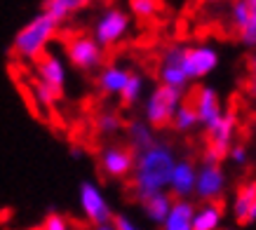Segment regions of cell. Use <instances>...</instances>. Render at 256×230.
Here are the masks:
<instances>
[{"instance_id": "obj_30", "label": "cell", "mask_w": 256, "mask_h": 230, "mask_svg": "<svg viewBox=\"0 0 256 230\" xmlns=\"http://www.w3.org/2000/svg\"><path fill=\"white\" fill-rule=\"evenodd\" d=\"M92 230H116V228H113V223H104V226H94Z\"/></svg>"}, {"instance_id": "obj_17", "label": "cell", "mask_w": 256, "mask_h": 230, "mask_svg": "<svg viewBox=\"0 0 256 230\" xmlns=\"http://www.w3.org/2000/svg\"><path fill=\"white\" fill-rule=\"evenodd\" d=\"M193 214L195 204L190 200H174L162 223V230H193Z\"/></svg>"}, {"instance_id": "obj_16", "label": "cell", "mask_w": 256, "mask_h": 230, "mask_svg": "<svg viewBox=\"0 0 256 230\" xmlns=\"http://www.w3.org/2000/svg\"><path fill=\"white\" fill-rule=\"evenodd\" d=\"M124 136H127V144L124 146L130 148L134 155H139L141 150H146L150 148L153 144L158 141L156 136V130L153 127H148L144 120H130V122H124Z\"/></svg>"}, {"instance_id": "obj_8", "label": "cell", "mask_w": 256, "mask_h": 230, "mask_svg": "<svg viewBox=\"0 0 256 230\" xmlns=\"http://www.w3.org/2000/svg\"><path fill=\"white\" fill-rule=\"evenodd\" d=\"M224 190H226V172L221 164H207L202 162L198 167L195 174V188L193 195L204 202H221L224 200Z\"/></svg>"}, {"instance_id": "obj_28", "label": "cell", "mask_w": 256, "mask_h": 230, "mask_svg": "<svg viewBox=\"0 0 256 230\" xmlns=\"http://www.w3.org/2000/svg\"><path fill=\"white\" fill-rule=\"evenodd\" d=\"M40 230H73V226H70V221L66 218V216L52 212V214L45 216V221H42Z\"/></svg>"}, {"instance_id": "obj_15", "label": "cell", "mask_w": 256, "mask_h": 230, "mask_svg": "<svg viewBox=\"0 0 256 230\" xmlns=\"http://www.w3.org/2000/svg\"><path fill=\"white\" fill-rule=\"evenodd\" d=\"M233 216L238 226H252L256 221V181L244 178L233 198Z\"/></svg>"}, {"instance_id": "obj_11", "label": "cell", "mask_w": 256, "mask_h": 230, "mask_svg": "<svg viewBox=\"0 0 256 230\" xmlns=\"http://www.w3.org/2000/svg\"><path fill=\"white\" fill-rule=\"evenodd\" d=\"M36 73H38V82L54 96V101L62 99L66 90V66L54 52H45L40 56L36 62Z\"/></svg>"}, {"instance_id": "obj_3", "label": "cell", "mask_w": 256, "mask_h": 230, "mask_svg": "<svg viewBox=\"0 0 256 230\" xmlns=\"http://www.w3.org/2000/svg\"><path fill=\"white\" fill-rule=\"evenodd\" d=\"M240 132V110H238V101L233 99L230 108L224 110L221 120L214 127L204 130V146H202V162L207 164H221L228 158V150L235 144V136Z\"/></svg>"}, {"instance_id": "obj_9", "label": "cell", "mask_w": 256, "mask_h": 230, "mask_svg": "<svg viewBox=\"0 0 256 230\" xmlns=\"http://www.w3.org/2000/svg\"><path fill=\"white\" fill-rule=\"evenodd\" d=\"M186 99L190 101L200 127L210 130V127H214L221 120L224 106H221V99H218L216 90H212L207 84H200V87H195L193 92H190V96H186Z\"/></svg>"}, {"instance_id": "obj_31", "label": "cell", "mask_w": 256, "mask_h": 230, "mask_svg": "<svg viewBox=\"0 0 256 230\" xmlns=\"http://www.w3.org/2000/svg\"><path fill=\"white\" fill-rule=\"evenodd\" d=\"M204 2H221V0H204Z\"/></svg>"}, {"instance_id": "obj_24", "label": "cell", "mask_w": 256, "mask_h": 230, "mask_svg": "<svg viewBox=\"0 0 256 230\" xmlns=\"http://www.w3.org/2000/svg\"><path fill=\"white\" fill-rule=\"evenodd\" d=\"M144 84H146V80H144V76H141L139 70H130L127 82H124V87L120 90V94H118L124 108H132L139 104L141 94H144Z\"/></svg>"}, {"instance_id": "obj_21", "label": "cell", "mask_w": 256, "mask_h": 230, "mask_svg": "<svg viewBox=\"0 0 256 230\" xmlns=\"http://www.w3.org/2000/svg\"><path fill=\"white\" fill-rule=\"evenodd\" d=\"M238 96L256 115V52L249 54L247 62H244V76L240 80V94Z\"/></svg>"}, {"instance_id": "obj_19", "label": "cell", "mask_w": 256, "mask_h": 230, "mask_svg": "<svg viewBox=\"0 0 256 230\" xmlns=\"http://www.w3.org/2000/svg\"><path fill=\"white\" fill-rule=\"evenodd\" d=\"M224 218V200L221 202H204L193 214V230H218Z\"/></svg>"}, {"instance_id": "obj_22", "label": "cell", "mask_w": 256, "mask_h": 230, "mask_svg": "<svg viewBox=\"0 0 256 230\" xmlns=\"http://www.w3.org/2000/svg\"><path fill=\"white\" fill-rule=\"evenodd\" d=\"M94 130L101 138H113L124 132V118L118 110H101L94 118Z\"/></svg>"}, {"instance_id": "obj_10", "label": "cell", "mask_w": 256, "mask_h": 230, "mask_svg": "<svg viewBox=\"0 0 256 230\" xmlns=\"http://www.w3.org/2000/svg\"><path fill=\"white\" fill-rule=\"evenodd\" d=\"M134 153L122 144H108L99 150V169L106 178H130Z\"/></svg>"}, {"instance_id": "obj_6", "label": "cell", "mask_w": 256, "mask_h": 230, "mask_svg": "<svg viewBox=\"0 0 256 230\" xmlns=\"http://www.w3.org/2000/svg\"><path fill=\"white\" fill-rule=\"evenodd\" d=\"M186 47L188 45H170L160 56L158 64V80L160 84L174 87V90H186L188 87V78H186Z\"/></svg>"}, {"instance_id": "obj_7", "label": "cell", "mask_w": 256, "mask_h": 230, "mask_svg": "<svg viewBox=\"0 0 256 230\" xmlns=\"http://www.w3.org/2000/svg\"><path fill=\"white\" fill-rule=\"evenodd\" d=\"M66 54H68L70 64L78 70H85V73L101 68L104 56H106V52L94 42L92 36H82V33L80 36H70L66 40Z\"/></svg>"}, {"instance_id": "obj_13", "label": "cell", "mask_w": 256, "mask_h": 230, "mask_svg": "<svg viewBox=\"0 0 256 230\" xmlns=\"http://www.w3.org/2000/svg\"><path fill=\"white\" fill-rule=\"evenodd\" d=\"M216 64H218V54H216L214 47H210V45L186 47V59H184V66H186L188 82L210 76L212 70L216 68Z\"/></svg>"}, {"instance_id": "obj_23", "label": "cell", "mask_w": 256, "mask_h": 230, "mask_svg": "<svg viewBox=\"0 0 256 230\" xmlns=\"http://www.w3.org/2000/svg\"><path fill=\"white\" fill-rule=\"evenodd\" d=\"M90 2H94V0H45L42 12L50 14L54 22L62 24V22H66V16H70L73 12L87 8Z\"/></svg>"}, {"instance_id": "obj_20", "label": "cell", "mask_w": 256, "mask_h": 230, "mask_svg": "<svg viewBox=\"0 0 256 230\" xmlns=\"http://www.w3.org/2000/svg\"><path fill=\"white\" fill-rule=\"evenodd\" d=\"M172 202H174V198H172L167 190H162V192H156V195H150V198L144 200V202H141V209H144V214H146L148 221L162 226L167 214H170V209H172Z\"/></svg>"}, {"instance_id": "obj_2", "label": "cell", "mask_w": 256, "mask_h": 230, "mask_svg": "<svg viewBox=\"0 0 256 230\" xmlns=\"http://www.w3.org/2000/svg\"><path fill=\"white\" fill-rule=\"evenodd\" d=\"M56 31H59V22H54L45 12H40L24 28L16 31L10 52L16 62H38L47 52V45L56 36Z\"/></svg>"}, {"instance_id": "obj_26", "label": "cell", "mask_w": 256, "mask_h": 230, "mask_svg": "<svg viewBox=\"0 0 256 230\" xmlns=\"http://www.w3.org/2000/svg\"><path fill=\"white\" fill-rule=\"evenodd\" d=\"M130 10H132L134 16L148 22L160 12V0H130Z\"/></svg>"}, {"instance_id": "obj_27", "label": "cell", "mask_w": 256, "mask_h": 230, "mask_svg": "<svg viewBox=\"0 0 256 230\" xmlns=\"http://www.w3.org/2000/svg\"><path fill=\"white\" fill-rule=\"evenodd\" d=\"M226 160H230L233 164H238V167H249L247 144H244V141L233 144V146H230V150H228V158H226Z\"/></svg>"}, {"instance_id": "obj_5", "label": "cell", "mask_w": 256, "mask_h": 230, "mask_svg": "<svg viewBox=\"0 0 256 230\" xmlns=\"http://www.w3.org/2000/svg\"><path fill=\"white\" fill-rule=\"evenodd\" d=\"M127 31H130V16L122 10L108 8L96 16L92 26V40L106 52L110 47H116L127 36Z\"/></svg>"}, {"instance_id": "obj_4", "label": "cell", "mask_w": 256, "mask_h": 230, "mask_svg": "<svg viewBox=\"0 0 256 230\" xmlns=\"http://www.w3.org/2000/svg\"><path fill=\"white\" fill-rule=\"evenodd\" d=\"M184 90H174L167 84H158L153 92L148 94L144 104V122L153 130H167L172 124V118L176 113V108L184 101Z\"/></svg>"}, {"instance_id": "obj_25", "label": "cell", "mask_w": 256, "mask_h": 230, "mask_svg": "<svg viewBox=\"0 0 256 230\" xmlns=\"http://www.w3.org/2000/svg\"><path fill=\"white\" fill-rule=\"evenodd\" d=\"M170 127H174V132H178V134H188V132H193L195 127H198L195 110H193V106H190V101H188L186 96H184V101H181V106L176 108V113H174V118H172Z\"/></svg>"}, {"instance_id": "obj_14", "label": "cell", "mask_w": 256, "mask_h": 230, "mask_svg": "<svg viewBox=\"0 0 256 230\" xmlns=\"http://www.w3.org/2000/svg\"><path fill=\"white\" fill-rule=\"evenodd\" d=\"M195 174H198V167H195L193 158H181V160L174 162V169H172L170 176V195L176 200H188L193 195L195 188Z\"/></svg>"}, {"instance_id": "obj_12", "label": "cell", "mask_w": 256, "mask_h": 230, "mask_svg": "<svg viewBox=\"0 0 256 230\" xmlns=\"http://www.w3.org/2000/svg\"><path fill=\"white\" fill-rule=\"evenodd\" d=\"M80 209L92 226H104V223L113 221V212H110L108 202L104 198V192L99 190V186L92 181L80 184Z\"/></svg>"}, {"instance_id": "obj_29", "label": "cell", "mask_w": 256, "mask_h": 230, "mask_svg": "<svg viewBox=\"0 0 256 230\" xmlns=\"http://www.w3.org/2000/svg\"><path fill=\"white\" fill-rule=\"evenodd\" d=\"M110 223H113V228H116V230H141L139 226L132 221V218H127L124 214H116Z\"/></svg>"}, {"instance_id": "obj_18", "label": "cell", "mask_w": 256, "mask_h": 230, "mask_svg": "<svg viewBox=\"0 0 256 230\" xmlns=\"http://www.w3.org/2000/svg\"><path fill=\"white\" fill-rule=\"evenodd\" d=\"M127 76H130V68H122L118 64L104 66L96 76V84H99L101 94H120V90L127 82Z\"/></svg>"}, {"instance_id": "obj_1", "label": "cell", "mask_w": 256, "mask_h": 230, "mask_svg": "<svg viewBox=\"0 0 256 230\" xmlns=\"http://www.w3.org/2000/svg\"><path fill=\"white\" fill-rule=\"evenodd\" d=\"M174 162H176V153L164 138H158L150 148L134 155V167L132 174H130V190H132V198L139 204L146 198L162 192L167 188Z\"/></svg>"}, {"instance_id": "obj_32", "label": "cell", "mask_w": 256, "mask_h": 230, "mask_svg": "<svg viewBox=\"0 0 256 230\" xmlns=\"http://www.w3.org/2000/svg\"><path fill=\"white\" fill-rule=\"evenodd\" d=\"M33 230H40V228H33Z\"/></svg>"}]
</instances>
